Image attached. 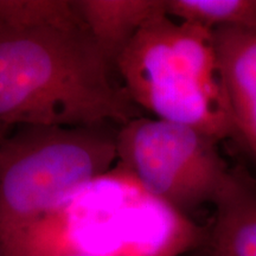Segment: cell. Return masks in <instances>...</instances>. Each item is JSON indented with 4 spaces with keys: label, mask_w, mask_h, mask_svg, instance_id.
I'll return each instance as SVG.
<instances>
[{
    "label": "cell",
    "mask_w": 256,
    "mask_h": 256,
    "mask_svg": "<svg viewBox=\"0 0 256 256\" xmlns=\"http://www.w3.org/2000/svg\"><path fill=\"white\" fill-rule=\"evenodd\" d=\"M84 24L0 30V124L124 126L140 118Z\"/></svg>",
    "instance_id": "6da1fadb"
},
{
    "label": "cell",
    "mask_w": 256,
    "mask_h": 256,
    "mask_svg": "<svg viewBox=\"0 0 256 256\" xmlns=\"http://www.w3.org/2000/svg\"><path fill=\"white\" fill-rule=\"evenodd\" d=\"M204 232L116 166L80 188L0 256H178Z\"/></svg>",
    "instance_id": "7a4b0ae2"
},
{
    "label": "cell",
    "mask_w": 256,
    "mask_h": 256,
    "mask_svg": "<svg viewBox=\"0 0 256 256\" xmlns=\"http://www.w3.org/2000/svg\"><path fill=\"white\" fill-rule=\"evenodd\" d=\"M115 70L134 104L156 119L218 142L235 134L210 28L158 16L134 36Z\"/></svg>",
    "instance_id": "3957f363"
},
{
    "label": "cell",
    "mask_w": 256,
    "mask_h": 256,
    "mask_svg": "<svg viewBox=\"0 0 256 256\" xmlns=\"http://www.w3.org/2000/svg\"><path fill=\"white\" fill-rule=\"evenodd\" d=\"M110 126H19L0 144V254L116 162Z\"/></svg>",
    "instance_id": "277c9868"
},
{
    "label": "cell",
    "mask_w": 256,
    "mask_h": 256,
    "mask_svg": "<svg viewBox=\"0 0 256 256\" xmlns=\"http://www.w3.org/2000/svg\"><path fill=\"white\" fill-rule=\"evenodd\" d=\"M116 162L148 194L185 215L215 204L232 170L218 140L183 124L142 116L118 130Z\"/></svg>",
    "instance_id": "5b68a950"
},
{
    "label": "cell",
    "mask_w": 256,
    "mask_h": 256,
    "mask_svg": "<svg viewBox=\"0 0 256 256\" xmlns=\"http://www.w3.org/2000/svg\"><path fill=\"white\" fill-rule=\"evenodd\" d=\"M200 246L206 256H256V179L232 168Z\"/></svg>",
    "instance_id": "8992f818"
},
{
    "label": "cell",
    "mask_w": 256,
    "mask_h": 256,
    "mask_svg": "<svg viewBox=\"0 0 256 256\" xmlns=\"http://www.w3.org/2000/svg\"><path fill=\"white\" fill-rule=\"evenodd\" d=\"M98 46L114 64L145 25L166 12V0H76Z\"/></svg>",
    "instance_id": "52a82bcc"
},
{
    "label": "cell",
    "mask_w": 256,
    "mask_h": 256,
    "mask_svg": "<svg viewBox=\"0 0 256 256\" xmlns=\"http://www.w3.org/2000/svg\"><path fill=\"white\" fill-rule=\"evenodd\" d=\"M168 16L210 30L256 31V0H166Z\"/></svg>",
    "instance_id": "ba28073f"
},
{
    "label": "cell",
    "mask_w": 256,
    "mask_h": 256,
    "mask_svg": "<svg viewBox=\"0 0 256 256\" xmlns=\"http://www.w3.org/2000/svg\"><path fill=\"white\" fill-rule=\"evenodd\" d=\"M84 24L76 0H0V30Z\"/></svg>",
    "instance_id": "9c48e42d"
},
{
    "label": "cell",
    "mask_w": 256,
    "mask_h": 256,
    "mask_svg": "<svg viewBox=\"0 0 256 256\" xmlns=\"http://www.w3.org/2000/svg\"><path fill=\"white\" fill-rule=\"evenodd\" d=\"M235 136L241 138L256 159V89L232 108Z\"/></svg>",
    "instance_id": "30bf717a"
},
{
    "label": "cell",
    "mask_w": 256,
    "mask_h": 256,
    "mask_svg": "<svg viewBox=\"0 0 256 256\" xmlns=\"http://www.w3.org/2000/svg\"><path fill=\"white\" fill-rule=\"evenodd\" d=\"M8 127L4 126V124H0V144L2 142V140L5 139V136H8Z\"/></svg>",
    "instance_id": "8fae6325"
},
{
    "label": "cell",
    "mask_w": 256,
    "mask_h": 256,
    "mask_svg": "<svg viewBox=\"0 0 256 256\" xmlns=\"http://www.w3.org/2000/svg\"><path fill=\"white\" fill-rule=\"evenodd\" d=\"M60 256H88V255H81V254H66V255H60Z\"/></svg>",
    "instance_id": "7c38bea8"
}]
</instances>
